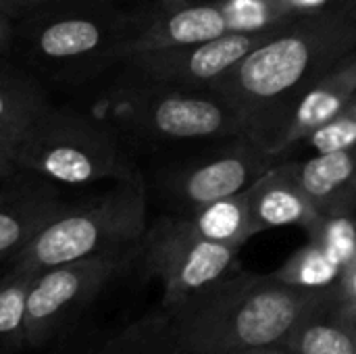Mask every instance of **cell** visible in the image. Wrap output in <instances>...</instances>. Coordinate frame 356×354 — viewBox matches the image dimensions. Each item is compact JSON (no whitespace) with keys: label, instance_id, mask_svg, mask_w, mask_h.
Segmentation results:
<instances>
[{"label":"cell","instance_id":"13","mask_svg":"<svg viewBox=\"0 0 356 354\" xmlns=\"http://www.w3.org/2000/svg\"><path fill=\"white\" fill-rule=\"evenodd\" d=\"M246 202L257 234L275 227H311L319 217L298 179V163L290 156L267 169L248 190Z\"/></svg>","mask_w":356,"mask_h":354},{"label":"cell","instance_id":"5","mask_svg":"<svg viewBox=\"0 0 356 354\" xmlns=\"http://www.w3.org/2000/svg\"><path fill=\"white\" fill-rule=\"evenodd\" d=\"M19 169L60 186L138 179L115 131L94 117L48 104L21 134Z\"/></svg>","mask_w":356,"mask_h":354},{"label":"cell","instance_id":"17","mask_svg":"<svg viewBox=\"0 0 356 354\" xmlns=\"http://www.w3.org/2000/svg\"><path fill=\"white\" fill-rule=\"evenodd\" d=\"M179 217L196 236L215 244L238 248V250L252 236H257V230L250 219L248 202H246V192L219 198L215 202H209Z\"/></svg>","mask_w":356,"mask_h":354},{"label":"cell","instance_id":"12","mask_svg":"<svg viewBox=\"0 0 356 354\" xmlns=\"http://www.w3.org/2000/svg\"><path fill=\"white\" fill-rule=\"evenodd\" d=\"M356 96V50L319 77L288 111L269 150L286 159Z\"/></svg>","mask_w":356,"mask_h":354},{"label":"cell","instance_id":"27","mask_svg":"<svg viewBox=\"0 0 356 354\" xmlns=\"http://www.w3.org/2000/svg\"><path fill=\"white\" fill-rule=\"evenodd\" d=\"M10 17H8V13L2 8V4H0V52L8 46V42H10V35H13V25H10Z\"/></svg>","mask_w":356,"mask_h":354},{"label":"cell","instance_id":"19","mask_svg":"<svg viewBox=\"0 0 356 354\" xmlns=\"http://www.w3.org/2000/svg\"><path fill=\"white\" fill-rule=\"evenodd\" d=\"M344 267L338 265L319 244L311 242L298 248L277 271L271 275L288 286L307 290H325L340 284Z\"/></svg>","mask_w":356,"mask_h":354},{"label":"cell","instance_id":"6","mask_svg":"<svg viewBox=\"0 0 356 354\" xmlns=\"http://www.w3.org/2000/svg\"><path fill=\"white\" fill-rule=\"evenodd\" d=\"M111 108L127 131L150 142L250 136L242 115L213 90H186L136 79L113 96Z\"/></svg>","mask_w":356,"mask_h":354},{"label":"cell","instance_id":"14","mask_svg":"<svg viewBox=\"0 0 356 354\" xmlns=\"http://www.w3.org/2000/svg\"><path fill=\"white\" fill-rule=\"evenodd\" d=\"M65 202L50 182L21 179L0 190V263L13 261Z\"/></svg>","mask_w":356,"mask_h":354},{"label":"cell","instance_id":"22","mask_svg":"<svg viewBox=\"0 0 356 354\" xmlns=\"http://www.w3.org/2000/svg\"><path fill=\"white\" fill-rule=\"evenodd\" d=\"M305 232L344 269L355 261L356 215H319Z\"/></svg>","mask_w":356,"mask_h":354},{"label":"cell","instance_id":"4","mask_svg":"<svg viewBox=\"0 0 356 354\" xmlns=\"http://www.w3.org/2000/svg\"><path fill=\"white\" fill-rule=\"evenodd\" d=\"M148 232V200L142 179L117 182L115 188L75 204H63L54 217L10 261L31 273L96 255L131 252Z\"/></svg>","mask_w":356,"mask_h":354},{"label":"cell","instance_id":"2","mask_svg":"<svg viewBox=\"0 0 356 354\" xmlns=\"http://www.w3.org/2000/svg\"><path fill=\"white\" fill-rule=\"evenodd\" d=\"M334 288V286H332ZM332 288L307 290L269 275L232 271L165 313L173 354H227L280 346Z\"/></svg>","mask_w":356,"mask_h":354},{"label":"cell","instance_id":"16","mask_svg":"<svg viewBox=\"0 0 356 354\" xmlns=\"http://www.w3.org/2000/svg\"><path fill=\"white\" fill-rule=\"evenodd\" d=\"M296 163L300 186L319 215H356V146Z\"/></svg>","mask_w":356,"mask_h":354},{"label":"cell","instance_id":"25","mask_svg":"<svg viewBox=\"0 0 356 354\" xmlns=\"http://www.w3.org/2000/svg\"><path fill=\"white\" fill-rule=\"evenodd\" d=\"M50 2H56V0H0L2 8L8 13L10 19H17V17H23V15H29Z\"/></svg>","mask_w":356,"mask_h":354},{"label":"cell","instance_id":"9","mask_svg":"<svg viewBox=\"0 0 356 354\" xmlns=\"http://www.w3.org/2000/svg\"><path fill=\"white\" fill-rule=\"evenodd\" d=\"M129 252L96 255L40 271L25 303V346L42 348L108 286Z\"/></svg>","mask_w":356,"mask_h":354},{"label":"cell","instance_id":"26","mask_svg":"<svg viewBox=\"0 0 356 354\" xmlns=\"http://www.w3.org/2000/svg\"><path fill=\"white\" fill-rule=\"evenodd\" d=\"M338 288H340L342 300L356 311V257L355 261L346 267V271H344V275H342Z\"/></svg>","mask_w":356,"mask_h":354},{"label":"cell","instance_id":"20","mask_svg":"<svg viewBox=\"0 0 356 354\" xmlns=\"http://www.w3.org/2000/svg\"><path fill=\"white\" fill-rule=\"evenodd\" d=\"M38 273L10 267L0 277V354L25 346V303Z\"/></svg>","mask_w":356,"mask_h":354},{"label":"cell","instance_id":"24","mask_svg":"<svg viewBox=\"0 0 356 354\" xmlns=\"http://www.w3.org/2000/svg\"><path fill=\"white\" fill-rule=\"evenodd\" d=\"M21 129L0 127V184L10 179L13 173L19 169L17 165V150L21 142Z\"/></svg>","mask_w":356,"mask_h":354},{"label":"cell","instance_id":"23","mask_svg":"<svg viewBox=\"0 0 356 354\" xmlns=\"http://www.w3.org/2000/svg\"><path fill=\"white\" fill-rule=\"evenodd\" d=\"M300 146L313 150V154H325L356 146V96L332 121L313 131Z\"/></svg>","mask_w":356,"mask_h":354},{"label":"cell","instance_id":"10","mask_svg":"<svg viewBox=\"0 0 356 354\" xmlns=\"http://www.w3.org/2000/svg\"><path fill=\"white\" fill-rule=\"evenodd\" d=\"M277 161L282 159L252 136L229 138L219 150L171 171L163 190L177 215H188L219 198L246 192Z\"/></svg>","mask_w":356,"mask_h":354},{"label":"cell","instance_id":"3","mask_svg":"<svg viewBox=\"0 0 356 354\" xmlns=\"http://www.w3.org/2000/svg\"><path fill=\"white\" fill-rule=\"evenodd\" d=\"M336 2L338 0H146L125 17L119 61L232 33L265 31Z\"/></svg>","mask_w":356,"mask_h":354},{"label":"cell","instance_id":"18","mask_svg":"<svg viewBox=\"0 0 356 354\" xmlns=\"http://www.w3.org/2000/svg\"><path fill=\"white\" fill-rule=\"evenodd\" d=\"M48 104L44 90L33 77L0 67V127L23 131Z\"/></svg>","mask_w":356,"mask_h":354},{"label":"cell","instance_id":"15","mask_svg":"<svg viewBox=\"0 0 356 354\" xmlns=\"http://www.w3.org/2000/svg\"><path fill=\"white\" fill-rule=\"evenodd\" d=\"M288 354H356V311L338 284L315 303L280 344Z\"/></svg>","mask_w":356,"mask_h":354},{"label":"cell","instance_id":"1","mask_svg":"<svg viewBox=\"0 0 356 354\" xmlns=\"http://www.w3.org/2000/svg\"><path fill=\"white\" fill-rule=\"evenodd\" d=\"M356 50V0L307 13L282 25L213 88L246 121L248 134L271 146L292 104Z\"/></svg>","mask_w":356,"mask_h":354},{"label":"cell","instance_id":"8","mask_svg":"<svg viewBox=\"0 0 356 354\" xmlns=\"http://www.w3.org/2000/svg\"><path fill=\"white\" fill-rule=\"evenodd\" d=\"M146 271L163 284V311L169 313L238 269V248L196 236L179 215L161 217L144 240Z\"/></svg>","mask_w":356,"mask_h":354},{"label":"cell","instance_id":"7","mask_svg":"<svg viewBox=\"0 0 356 354\" xmlns=\"http://www.w3.org/2000/svg\"><path fill=\"white\" fill-rule=\"evenodd\" d=\"M125 17L108 0H56L29 13L27 40L33 54L52 67H96L119 61Z\"/></svg>","mask_w":356,"mask_h":354},{"label":"cell","instance_id":"11","mask_svg":"<svg viewBox=\"0 0 356 354\" xmlns=\"http://www.w3.org/2000/svg\"><path fill=\"white\" fill-rule=\"evenodd\" d=\"M280 27L154 50L131 56L123 63L131 69L136 79L142 81L186 90H213L219 79H223L246 54L269 40Z\"/></svg>","mask_w":356,"mask_h":354},{"label":"cell","instance_id":"28","mask_svg":"<svg viewBox=\"0 0 356 354\" xmlns=\"http://www.w3.org/2000/svg\"><path fill=\"white\" fill-rule=\"evenodd\" d=\"M227 354H288L280 346H267V348H252V351H240V353H227Z\"/></svg>","mask_w":356,"mask_h":354},{"label":"cell","instance_id":"21","mask_svg":"<svg viewBox=\"0 0 356 354\" xmlns=\"http://www.w3.org/2000/svg\"><path fill=\"white\" fill-rule=\"evenodd\" d=\"M100 354H173L167 315L159 313L129 325L115 336Z\"/></svg>","mask_w":356,"mask_h":354}]
</instances>
